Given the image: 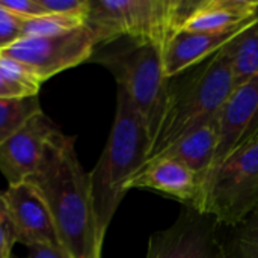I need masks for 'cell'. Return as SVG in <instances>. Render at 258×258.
<instances>
[{
    "mask_svg": "<svg viewBox=\"0 0 258 258\" xmlns=\"http://www.w3.org/2000/svg\"><path fill=\"white\" fill-rule=\"evenodd\" d=\"M255 18L258 20V8H257V12H255Z\"/></svg>",
    "mask_w": 258,
    "mask_h": 258,
    "instance_id": "obj_27",
    "label": "cell"
},
{
    "mask_svg": "<svg viewBox=\"0 0 258 258\" xmlns=\"http://www.w3.org/2000/svg\"><path fill=\"white\" fill-rule=\"evenodd\" d=\"M201 183L203 177L186 165L168 157H157L145 162L128 181L127 190L151 189L178 200L183 206L195 207L200 198Z\"/></svg>",
    "mask_w": 258,
    "mask_h": 258,
    "instance_id": "obj_12",
    "label": "cell"
},
{
    "mask_svg": "<svg viewBox=\"0 0 258 258\" xmlns=\"http://www.w3.org/2000/svg\"><path fill=\"white\" fill-rule=\"evenodd\" d=\"M186 0H89L85 24L97 44L121 38L163 48L183 23Z\"/></svg>",
    "mask_w": 258,
    "mask_h": 258,
    "instance_id": "obj_4",
    "label": "cell"
},
{
    "mask_svg": "<svg viewBox=\"0 0 258 258\" xmlns=\"http://www.w3.org/2000/svg\"><path fill=\"white\" fill-rule=\"evenodd\" d=\"M221 224L190 206H181L175 222L150 236L147 258H225Z\"/></svg>",
    "mask_w": 258,
    "mask_h": 258,
    "instance_id": "obj_8",
    "label": "cell"
},
{
    "mask_svg": "<svg viewBox=\"0 0 258 258\" xmlns=\"http://www.w3.org/2000/svg\"><path fill=\"white\" fill-rule=\"evenodd\" d=\"M24 20L12 15L0 6V51L11 47L21 38Z\"/></svg>",
    "mask_w": 258,
    "mask_h": 258,
    "instance_id": "obj_22",
    "label": "cell"
},
{
    "mask_svg": "<svg viewBox=\"0 0 258 258\" xmlns=\"http://www.w3.org/2000/svg\"><path fill=\"white\" fill-rule=\"evenodd\" d=\"M234 88L231 68L224 50L171 77L162 121L151 142L147 162L160 156L192 128L216 119Z\"/></svg>",
    "mask_w": 258,
    "mask_h": 258,
    "instance_id": "obj_2",
    "label": "cell"
},
{
    "mask_svg": "<svg viewBox=\"0 0 258 258\" xmlns=\"http://www.w3.org/2000/svg\"><path fill=\"white\" fill-rule=\"evenodd\" d=\"M0 6L24 21L45 14L38 0H0Z\"/></svg>",
    "mask_w": 258,
    "mask_h": 258,
    "instance_id": "obj_23",
    "label": "cell"
},
{
    "mask_svg": "<svg viewBox=\"0 0 258 258\" xmlns=\"http://www.w3.org/2000/svg\"><path fill=\"white\" fill-rule=\"evenodd\" d=\"M0 200L9 215L18 243L27 248L39 243L62 245L53 218L32 184L24 181L9 186Z\"/></svg>",
    "mask_w": 258,
    "mask_h": 258,
    "instance_id": "obj_11",
    "label": "cell"
},
{
    "mask_svg": "<svg viewBox=\"0 0 258 258\" xmlns=\"http://www.w3.org/2000/svg\"><path fill=\"white\" fill-rule=\"evenodd\" d=\"M45 14H60L86 18L89 0H38Z\"/></svg>",
    "mask_w": 258,
    "mask_h": 258,
    "instance_id": "obj_21",
    "label": "cell"
},
{
    "mask_svg": "<svg viewBox=\"0 0 258 258\" xmlns=\"http://www.w3.org/2000/svg\"><path fill=\"white\" fill-rule=\"evenodd\" d=\"M216 127L218 144L210 171L258 138V76L234 88L216 116Z\"/></svg>",
    "mask_w": 258,
    "mask_h": 258,
    "instance_id": "obj_9",
    "label": "cell"
},
{
    "mask_svg": "<svg viewBox=\"0 0 258 258\" xmlns=\"http://www.w3.org/2000/svg\"><path fill=\"white\" fill-rule=\"evenodd\" d=\"M85 26V20L80 17L60 15V14H44L36 18L26 20L23 24L21 38L32 36H54L73 29ZM20 38V39H21Z\"/></svg>",
    "mask_w": 258,
    "mask_h": 258,
    "instance_id": "obj_19",
    "label": "cell"
},
{
    "mask_svg": "<svg viewBox=\"0 0 258 258\" xmlns=\"http://www.w3.org/2000/svg\"><path fill=\"white\" fill-rule=\"evenodd\" d=\"M27 258H73L62 245H48L39 243L29 246Z\"/></svg>",
    "mask_w": 258,
    "mask_h": 258,
    "instance_id": "obj_25",
    "label": "cell"
},
{
    "mask_svg": "<svg viewBox=\"0 0 258 258\" xmlns=\"http://www.w3.org/2000/svg\"><path fill=\"white\" fill-rule=\"evenodd\" d=\"M151 139L135 104L118 86L116 113L104 151L91 178V195L100 234L104 237L112 218L127 194L132 177L145 165Z\"/></svg>",
    "mask_w": 258,
    "mask_h": 258,
    "instance_id": "obj_3",
    "label": "cell"
},
{
    "mask_svg": "<svg viewBox=\"0 0 258 258\" xmlns=\"http://www.w3.org/2000/svg\"><path fill=\"white\" fill-rule=\"evenodd\" d=\"M95 59L110 70L118 86L125 91L153 142L162 121L169 82L163 71L162 47L125 38L119 45L104 47Z\"/></svg>",
    "mask_w": 258,
    "mask_h": 258,
    "instance_id": "obj_5",
    "label": "cell"
},
{
    "mask_svg": "<svg viewBox=\"0 0 258 258\" xmlns=\"http://www.w3.org/2000/svg\"><path fill=\"white\" fill-rule=\"evenodd\" d=\"M257 8L258 0H189L178 30L228 32L251 23Z\"/></svg>",
    "mask_w": 258,
    "mask_h": 258,
    "instance_id": "obj_14",
    "label": "cell"
},
{
    "mask_svg": "<svg viewBox=\"0 0 258 258\" xmlns=\"http://www.w3.org/2000/svg\"><path fill=\"white\" fill-rule=\"evenodd\" d=\"M56 132L54 124L41 110L0 144V172L9 186L24 183L35 174L44 148Z\"/></svg>",
    "mask_w": 258,
    "mask_h": 258,
    "instance_id": "obj_10",
    "label": "cell"
},
{
    "mask_svg": "<svg viewBox=\"0 0 258 258\" xmlns=\"http://www.w3.org/2000/svg\"><path fill=\"white\" fill-rule=\"evenodd\" d=\"M38 112H41L38 95L24 98H0V144Z\"/></svg>",
    "mask_w": 258,
    "mask_h": 258,
    "instance_id": "obj_18",
    "label": "cell"
},
{
    "mask_svg": "<svg viewBox=\"0 0 258 258\" xmlns=\"http://www.w3.org/2000/svg\"><path fill=\"white\" fill-rule=\"evenodd\" d=\"M17 243L15 231L5 204L0 200V258H11L14 245Z\"/></svg>",
    "mask_w": 258,
    "mask_h": 258,
    "instance_id": "obj_24",
    "label": "cell"
},
{
    "mask_svg": "<svg viewBox=\"0 0 258 258\" xmlns=\"http://www.w3.org/2000/svg\"><path fill=\"white\" fill-rule=\"evenodd\" d=\"M44 200L62 246L73 258H101L89 174L82 168L74 139L59 130L48 139L41 162L26 180Z\"/></svg>",
    "mask_w": 258,
    "mask_h": 258,
    "instance_id": "obj_1",
    "label": "cell"
},
{
    "mask_svg": "<svg viewBox=\"0 0 258 258\" xmlns=\"http://www.w3.org/2000/svg\"><path fill=\"white\" fill-rule=\"evenodd\" d=\"M251 23L228 32H174L162 48V62L166 79L175 77L184 73L186 70L201 63L203 60L209 59L210 56L222 50L234 36H237Z\"/></svg>",
    "mask_w": 258,
    "mask_h": 258,
    "instance_id": "obj_13",
    "label": "cell"
},
{
    "mask_svg": "<svg viewBox=\"0 0 258 258\" xmlns=\"http://www.w3.org/2000/svg\"><path fill=\"white\" fill-rule=\"evenodd\" d=\"M95 47L97 41L85 24L54 36L21 38L2 50L0 54L24 65L42 83L54 74L92 57Z\"/></svg>",
    "mask_w": 258,
    "mask_h": 258,
    "instance_id": "obj_7",
    "label": "cell"
},
{
    "mask_svg": "<svg viewBox=\"0 0 258 258\" xmlns=\"http://www.w3.org/2000/svg\"><path fill=\"white\" fill-rule=\"evenodd\" d=\"M222 228H231L258 210V138L213 168L201 183L197 206Z\"/></svg>",
    "mask_w": 258,
    "mask_h": 258,
    "instance_id": "obj_6",
    "label": "cell"
},
{
    "mask_svg": "<svg viewBox=\"0 0 258 258\" xmlns=\"http://www.w3.org/2000/svg\"><path fill=\"white\" fill-rule=\"evenodd\" d=\"M216 144H218V127H216V119H213L192 128L190 132L178 138L171 147H168L157 157H168L177 160L204 178L212 168L216 153Z\"/></svg>",
    "mask_w": 258,
    "mask_h": 258,
    "instance_id": "obj_15",
    "label": "cell"
},
{
    "mask_svg": "<svg viewBox=\"0 0 258 258\" xmlns=\"http://www.w3.org/2000/svg\"><path fill=\"white\" fill-rule=\"evenodd\" d=\"M225 258H258V210L222 237Z\"/></svg>",
    "mask_w": 258,
    "mask_h": 258,
    "instance_id": "obj_17",
    "label": "cell"
},
{
    "mask_svg": "<svg viewBox=\"0 0 258 258\" xmlns=\"http://www.w3.org/2000/svg\"><path fill=\"white\" fill-rule=\"evenodd\" d=\"M0 71L5 74L6 79H9L11 82H14L15 85L24 88L26 91H29L32 95H38L39 86L41 83L33 77V74L20 62L9 59L6 56L0 54Z\"/></svg>",
    "mask_w": 258,
    "mask_h": 258,
    "instance_id": "obj_20",
    "label": "cell"
},
{
    "mask_svg": "<svg viewBox=\"0 0 258 258\" xmlns=\"http://www.w3.org/2000/svg\"><path fill=\"white\" fill-rule=\"evenodd\" d=\"M24 97H32V94L24 88L15 85L9 79H6L5 74L0 71V98H24Z\"/></svg>",
    "mask_w": 258,
    "mask_h": 258,
    "instance_id": "obj_26",
    "label": "cell"
},
{
    "mask_svg": "<svg viewBox=\"0 0 258 258\" xmlns=\"http://www.w3.org/2000/svg\"><path fill=\"white\" fill-rule=\"evenodd\" d=\"M234 86H240L258 76V20L234 36L224 48Z\"/></svg>",
    "mask_w": 258,
    "mask_h": 258,
    "instance_id": "obj_16",
    "label": "cell"
}]
</instances>
